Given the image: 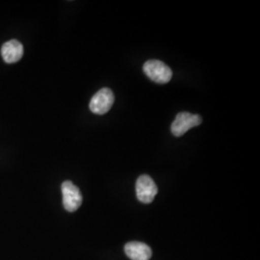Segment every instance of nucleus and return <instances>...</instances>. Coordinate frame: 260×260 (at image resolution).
<instances>
[{"mask_svg":"<svg viewBox=\"0 0 260 260\" xmlns=\"http://www.w3.org/2000/svg\"><path fill=\"white\" fill-rule=\"evenodd\" d=\"M144 73L152 81L158 84H166L172 79L173 72L165 63L159 60H149L143 67Z\"/></svg>","mask_w":260,"mask_h":260,"instance_id":"1","label":"nucleus"},{"mask_svg":"<svg viewBox=\"0 0 260 260\" xmlns=\"http://www.w3.org/2000/svg\"><path fill=\"white\" fill-rule=\"evenodd\" d=\"M202 122L203 119L200 115L191 114L189 112H180L172 123L171 131L174 136L181 137L188 130L200 125Z\"/></svg>","mask_w":260,"mask_h":260,"instance_id":"2","label":"nucleus"},{"mask_svg":"<svg viewBox=\"0 0 260 260\" xmlns=\"http://www.w3.org/2000/svg\"><path fill=\"white\" fill-rule=\"evenodd\" d=\"M63 205L69 212H75L82 205V195L77 186L72 181L67 180L62 183Z\"/></svg>","mask_w":260,"mask_h":260,"instance_id":"3","label":"nucleus"},{"mask_svg":"<svg viewBox=\"0 0 260 260\" xmlns=\"http://www.w3.org/2000/svg\"><path fill=\"white\" fill-rule=\"evenodd\" d=\"M115 102L114 93L108 88H103L95 93L90 102V109L93 114L103 115L109 111Z\"/></svg>","mask_w":260,"mask_h":260,"instance_id":"4","label":"nucleus"},{"mask_svg":"<svg viewBox=\"0 0 260 260\" xmlns=\"http://www.w3.org/2000/svg\"><path fill=\"white\" fill-rule=\"evenodd\" d=\"M157 186L149 176L143 175L137 179L136 194L137 199L143 204H150L157 194Z\"/></svg>","mask_w":260,"mask_h":260,"instance_id":"5","label":"nucleus"},{"mask_svg":"<svg viewBox=\"0 0 260 260\" xmlns=\"http://www.w3.org/2000/svg\"><path fill=\"white\" fill-rule=\"evenodd\" d=\"M1 54L3 57V60L6 63H16L19 61L23 55V46L17 40H11L2 46Z\"/></svg>","mask_w":260,"mask_h":260,"instance_id":"6","label":"nucleus"},{"mask_svg":"<svg viewBox=\"0 0 260 260\" xmlns=\"http://www.w3.org/2000/svg\"><path fill=\"white\" fill-rule=\"evenodd\" d=\"M125 254L131 260H149L152 251L148 245L142 242H129L124 246Z\"/></svg>","mask_w":260,"mask_h":260,"instance_id":"7","label":"nucleus"}]
</instances>
